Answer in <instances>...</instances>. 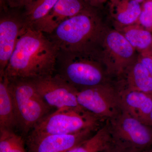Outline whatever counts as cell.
<instances>
[{
  "mask_svg": "<svg viewBox=\"0 0 152 152\" xmlns=\"http://www.w3.org/2000/svg\"><path fill=\"white\" fill-rule=\"evenodd\" d=\"M58 0H34L26 8L23 18L28 26L33 27L51 11Z\"/></svg>",
  "mask_w": 152,
  "mask_h": 152,
  "instance_id": "19",
  "label": "cell"
},
{
  "mask_svg": "<svg viewBox=\"0 0 152 152\" xmlns=\"http://www.w3.org/2000/svg\"><path fill=\"white\" fill-rule=\"evenodd\" d=\"M28 26L23 18L12 15L0 20V74L4 73L20 36Z\"/></svg>",
  "mask_w": 152,
  "mask_h": 152,
  "instance_id": "11",
  "label": "cell"
},
{
  "mask_svg": "<svg viewBox=\"0 0 152 152\" xmlns=\"http://www.w3.org/2000/svg\"><path fill=\"white\" fill-rule=\"evenodd\" d=\"M56 71V75L78 91L107 83L95 54L59 51Z\"/></svg>",
  "mask_w": 152,
  "mask_h": 152,
  "instance_id": "3",
  "label": "cell"
},
{
  "mask_svg": "<svg viewBox=\"0 0 152 152\" xmlns=\"http://www.w3.org/2000/svg\"><path fill=\"white\" fill-rule=\"evenodd\" d=\"M126 88L152 96V77L146 68L138 60L126 71Z\"/></svg>",
  "mask_w": 152,
  "mask_h": 152,
  "instance_id": "15",
  "label": "cell"
},
{
  "mask_svg": "<svg viewBox=\"0 0 152 152\" xmlns=\"http://www.w3.org/2000/svg\"><path fill=\"white\" fill-rule=\"evenodd\" d=\"M111 1L113 4H115V3L117 2L119 0H111Z\"/></svg>",
  "mask_w": 152,
  "mask_h": 152,
  "instance_id": "29",
  "label": "cell"
},
{
  "mask_svg": "<svg viewBox=\"0 0 152 152\" xmlns=\"http://www.w3.org/2000/svg\"><path fill=\"white\" fill-rule=\"evenodd\" d=\"M59 52L46 34L28 26L20 36L4 74L10 80L53 75Z\"/></svg>",
  "mask_w": 152,
  "mask_h": 152,
  "instance_id": "1",
  "label": "cell"
},
{
  "mask_svg": "<svg viewBox=\"0 0 152 152\" xmlns=\"http://www.w3.org/2000/svg\"><path fill=\"white\" fill-rule=\"evenodd\" d=\"M113 4L116 6L114 17L118 23L126 26L137 22L142 10L140 3L134 0H119Z\"/></svg>",
  "mask_w": 152,
  "mask_h": 152,
  "instance_id": "18",
  "label": "cell"
},
{
  "mask_svg": "<svg viewBox=\"0 0 152 152\" xmlns=\"http://www.w3.org/2000/svg\"><path fill=\"white\" fill-rule=\"evenodd\" d=\"M104 45L107 72L117 76L126 72L134 63L135 49L121 33L115 31L107 34Z\"/></svg>",
  "mask_w": 152,
  "mask_h": 152,
  "instance_id": "9",
  "label": "cell"
},
{
  "mask_svg": "<svg viewBox=\"0 0 152 152\" xmlns=\"http://www.w3.org/2000/svg\"><path fill=\"white\" fill-rule=\"evenodd\" d=\"M137 22L147 30L152 28V1L144 3Z\"/></svg>",
  "mask_w": 152,
  "mask_h": 152,
  "instance_id": "21",
  "label": "cell"
},
{
  "mask_svg": "<svg viewBox=\"0 0 152 152\" xmlns=\"http://www.w3.org/2000/svg\"><path fill=\"white\" fill-rule=\"evenodd\" d=\"M119 92L122 110L149 125L152 110V96L126 88L119 89Z\"/></svg>",
  "mask_w": 152,
  "mask_h": 152,
  "instance_id": "13",
  "label": "cell"
},
{
  "mask_svg": "<svg viewBox=\"0 0 152 152\" xmlns=\"http://www.w3.org/2000/svg\"><path fill=\"white\" fill-rule=\"evenodd\" d=\"M34 0H7V3L9 7L14 8L26 7L30 5Z\"/></svg>",
  "mask_w": 152,
  "mask_h": 152,
  "instance_id": "23",
  "label": "cell"
},
{
  "mask_svg": "<svg viewBox=\"0 0 152 152\" xmlns=\"http://www.w3.org/2000/svg\"><path fill=\"white\" fill-rule=\"evenodd\" d=\"M31 80L41 97L51 107L84 110L78 103L77 90L56 74Z\"/></svg>",
  "mask_w": 152,
  "mask_h": 152,
  "instance_id": "8",
  "label": "cell"
},
{
  "mask_svg": "<svg viewBox=\"0 0 152 152\" xmlns=\"http://www.w3.org/2000/svg\"><path fill=\"white\" fill-rule=\"evenodd\" d=\"M101 31L100 23L96 17L85 10L47 35L61 51L95 54Z\"/></svg>",
  "mask_w": 152,
  "mask_h": 152,
  "instance_id": "2",
  "label": "cell"
},
{
  "mask_svg": "<svg viewBox=\"0 0 152 152\" xmlns=\"http://www.w3.org/2000/svg\"><path fill=\"white\" fill-rule=\"evenodd\" d=\"M149 126H152V110L150 115L149 119Z\"/></svg>",
  "mask_w": 152,
  "mask_h": 152,
  "instance_id": "26",
  "label": "cell"
},
{
  "mask_svg": "<svg viewBox=\"0 0 152 152\" xmlns=\"http://www.w3.org/2000/svg\"><path fill=\"white\" fill-rule=\"evenodd\" d=\"M121 33L135 50L142 54L148 53L152 50V34L140 25L125 26Z\"/></svg>",
  "mask_w": 152,
  "mask_h": 152,
  "instance_id": "16",
  "label": "cell"
},
{
  "mask_svg": "<svg viewBox=\"0 0 152 152\" xmlns=\"http://www.w3.org/2000/svg\"><path fill=\"white\" fill-rule=\"evenodd\" d=\"M114 146L126 152H142L152 145V126L124 110L107 120Z\"/></svg>",
  "mask_w": 152,
  "mask_h": 152,
  "instance_id": "6",
  "label": "cell"
},
{
  "mask_svg": "<svg viewBox=\"0 0 152 152\" xmlns=\"http://www.w3.org/2000/svg\"><path fill=\"white\" fill-rule=\"evenodd\" d=\"M111 143L108 124L106 121L89 138L67 152H100L108 148Z\"/></svg>",
  "mask_w": 152,
  "mask_h": 152,
  "instance_id": "17",
  "label": "cell"
},
{
  "mask_svg": "<svg viewBox=\"0 0 152 152\" xmlns=\"http://www.w3.org/2000/svg\"><path fill=\"white\" fill-rule=\"evenodd\" d=\"M100 152H126L124 151L120 150V149L114 146L111 144V145L108 147V148H106V149Z\"/></svg>",
  "mask_w": 152,
  "mask_h": 152,
  "instance_id": "25",
  "label": "cell"
},
{
  "mask_svg": "<svg viewBox=\"0 0 152 152\" xmlns=\"http://www.w3.org/2000/svg\"><path fill=\"white\" fill-rule=\"evenodd\" d=\"M7 0H0V1H1V6L3 4H4V3L5 2H7Z\"/></svg>",
  "mask_w": 152,
  "mask_h": 152,
  "instance_id": "27",
  "label": "cell"
},
{
  "mask_svg": "<svg viewBox=\"0 0 152 152\" xmlns=\"http://www.w3.org/2000/svg\"><path fill=\"white\" fill-rule=\"evenodd\" d=\"M138 60L145 67L152 77V54H142Z\"/></svg>",
  "mask_w": 152,
  "mask_h": 152,
  "instance_id": "22",
  "label": "cell"
},
{
  "mask_svg": "<svg viewBox=\"0 0 152 152\" xmlns=\"http://www.w3.org/2000/svg\"><path fill=\"white\" fill-rule=\"evenodd\" d=\"M18 127L10 81L4 74H0V129L13 130Z\"/></svg>",
  "mask_w": 152,
  "mask_h": 152,
  "instance_id": "14",
  "label": "cell"
},
{
  "mask_svg": "<svg viewBox=\"0 0 152 152\" xmlns=\"http://www.w3.org/2000/svg\"><path fill=\"white\" fill-rule=\"evenodd\" d=\"M9 81L18 127L26 134L49 114L52 107L41 97L31 80Z\"/></svg>",
  "mask_w": 152,
  "mask_h": 152,
  "instance_id": "4",
  "label": "cell"
},
{
  "mask_svg": "<svg viewBox=\"0 0 152 152\" xmlns=\"http://www.w3.org/2000/svg\"><path fill=\"white\" fill-rule=\"evenodd\" d=\"M100 128H88L68 134L28 137L27 143L28 152H68L89 138Z\"/></svg>",
  "mask_w": 152,
  "mask_h": 152,
  "instance_id": "10",
  "label": "cell"
},
{
  "mask_svg": "<svg viewBox=\"0 0 152 152\" xmlns=\"http://www.w3.org/2000/svg\"><path fill=\"white\" fill-rule=\"evenodd\" d=\"M134 1H136L137 2H138L139 3H141L143 1H144V0H134Z\"/></svg>",
  "mask_w": 152,
  "mask_h": 152,
  "instance_id": "30",
  "label": "cell"
},
{
  "mask_svg": "<svg viewBox=\"0 0 152 152\" xmlns=\"http://www.w3.org/2000/svg\"><path fill=\"white\" fill-rule=\"evenodd\" d=\"M142 152H152V149H151V148H150L149 149L144 151Z\"/></svg>",
  "mask_w": 152,
  "mask_h": 152,
  "instance_id": "28",
  "label": "cell"
},
{
  "mask_svg": "<svg viewBox=\"0 0 152 152\" xmlns=\"http://www.w3.org/2000/svg\"><path fill=\"white\" fill-rule=\"evenodd\" d=\"M104 121L84 110L62 108L45 117L28 137L73 134L88 128H100Z\"/></svg>",
  "mask_w": 152,
  "mask_h": 152,
  "instance_id": "5",
  "label": "cell"
},
{
  "mask_svg": "<svg viewBox=\"0 0 152 152\" xmlns=\"http://www.w3.org/2000/svg\"><path fill=\"white\" fill-rule=\"evenodd\" d=\"M77 99L82 108L105 121L122 110L119 89L107 83L78 91Z\"/></svg>",
  "mask_w": 152,
  "mask_h": 152,
  "instance_id": "7",
  "label": "cell"
},
{
  "mask_svg": "<svg viewBox=\"0 0 152 152\" xmlns=\"http://www.w3.org/2000/svg\"><path fill=\"white\" fill-rule=\"evenodd\" d=\"M0 152H28L21 136L13 130L0 129Z\"/></svg>",
  "mask_w": 152,
  "mask_h": 152,
  "instance_id": "20",
  "label": "cell"
},
{
  "mask_svg": "<svg viewBox=\"0 0 152 152\" xmlns=\"http://www.w3.org/2000/svg\"><path fill=\"white\" fill-rule=\"evenodd\" d=\"M148 53L151 54H152V50L151 51V52H149V53Z\"/></svg>",
  "mask_w": 152,
  "mask_h": 152,
  "instance_id": "31",
  "label": "cell"
},
{
  "mask_svg": "<svg viewBox=\"0 0 152 152\" xmlns=\"http://www.w3.org/2000/svg\"><path fill=\"white\" fill-rule=\"evenodd\" d=\"M86 3L92 6H97L105 2L107 0H84Z\"/></svg>",
  "mask_w": 152,
  "mask_h": 152,
  "instance_id": "24",
  "label": "cell"
},
{
  "mask_svg": "<svg viewBox=\"0 0 152 152\" xmlns=\"http://www.w3.org/2000/svg\"><path fill=\"white\" fill-rule=\"evenodd\" d=\"M84 10L81 0H58L46 16L31 28L50 34L63 22Z\"/></svg>",
  "mask_w": 152,
  "mask_h": 152,
  "instance_id": "12",
  "label": "cell"
}]
</instances>
